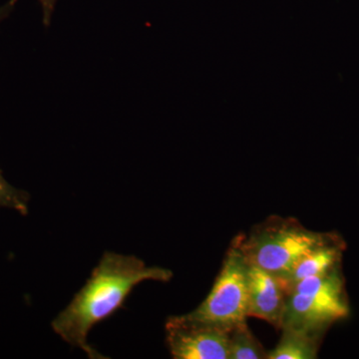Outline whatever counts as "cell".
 Masks as SVG:
<instances>
[{
    "label": "cell",
    "mask_w": 359,
    "mask_h": 359,
    "mask_svg": "<svg viewBox=\"0 0 359 359\" xmlns=\"http://www.w3.org/2000/svg\"><path fill=\"white\" fill-rule=\"evenodd\" d=\"M344 250L346 243L339 235L334 233V237L327 243L318 245L302 257L282 278L290 290V285L304 278L323 275L335 269L341 268Z\"/></svg>",
    "instance_id": "7"
},
{
    "label": "cell",
    "mask_w": 359,
    "mask_h": 359,
    "mask_svg": "<svg viewBox=\"0 0 359 359\" xmlns=\"http://www.w3.org/2000/svg\"><path fill=\"white\" fill-rule=\"evenodd\" d=\"M166 341L175 359H230V332L191 318L170 316L166 321Z\"/></svg>",
    "instance_id": "5"
},
{
    "label": "cell",
    "mask_w": 359,
    "mask_h": 359,
    "mask_svg": "<svg viewBox=\"0 0 359 359\" xmlns=\"http://www.w3.org/2000/svg\"><path fill=\"white\" fill-rule=\"evenodd\" d=\"M280 342L268 351L266 359H314L323 335L309 334L292 328H282Z\"/></svg>",
    "instance_id": "8"
},
{
    "label": "cell",
    "mask_w": 359,
    "mask_h": 359,
    "mask_svg": "<svg viewBox=\"0 0 359 359\" xmlns=\"http://www.w3.org/2000/svg\"><path fill=\"white\" fill-rule=\"evenodd\" d=\"M248 261V259H247ZM249 316L259 318L280 330L289 287L280 276L248 262Z\"/></svg>",
    "instance_id": "6"
},
{
    "label": "cell",
    "mask_w": 359,
    "mask_h": 359,
    "mask_svg": "<svg viewBox=\"0 0 359 359\" xmlns=\"http://www.w3.org/2000/svg\"><path fill=\"white\" fill-rule=\"evenodd\" d=\"M39 2L42 8V20H43V25L46 26V27H48V26L50 25L52 14H53L57 0H39Z\"/></svg>",
    "instance_id": "11"
},
{
    "label": "cell",
    "mask_w": 359,
    "mask_h": 359,
    "mask_svg": "<svg viewBox=\"0 0 359 359\" xmlns=\"http://www.w3.org/2000/svg\"><path fill=\"white\" fill-rule=\"evenodd\" d=\"M335 233H318L294 218L269 217L238 243L249 263L283 278L302 257L325 244Z\"/></svg>",
    "instance_id": "2"
},
{
    "label": "cell",
    "mask_w": 359,
    "mask_h": 359,
    "mask_svg": "<svg viewBox=\"0 0 359 359\" xmlns=\"http://www.w3.org/2000/svg\"><path fill=\"white\" fill-rule=\"evenodd\" d=\"M27 201V194L11 186L0 171V208H11L21 214H26Z\"/></svg>",
    "instance_id": "10"
},
{
    "label": "cell",
    "mask_w": 359,
    "mask_h": 359,
    "mask_svg": "<svg viewBox=\"0 0 359 359\" xmlns=\"http://www.w3.org/2000/svg\"><path fill=\"white\" fill-rule=\"evenodd\" d=\"M18 2V0H8L6 4L0 6V25L11 15Z\"/></svg>",
    "instance_id": "12"
},
{
    "label": "cell",
    "mask_w": 359,
    "mask_h": 359,
    "mask_svg": "<svg viewBox=\"0 0 359 359\" xmlns=\"http://www.w3.org/2000/svg\"><path fill=\"white\" fill-rule=\"evenodd\" d=\"M172 278L170 269L147 266L137 257L104 252L83 287L52 321V328L68 344L82 349L89 358H106L88 344L90 330L121 309L141 283H167Z\"/></svg>",
    "instance_id": "1"
},
{
    "label": "cell",
    "mask_w": 359,
    "mask_h": 359,
    "mask_svg": "<svg viewBox=\"0 0 359 359\" xmlns=\"http://www.w3.org/2000/svg\"><path fill=\"white\" fill-rule=\"evenodd\" d=\"M230 359H266L268 351L250 332L244 323L233 328L229 335Z\"/></svg>",
    "instance_id": "9"
},
{
    "label": "cell",
    "mask_w": 359,
    "mask_h": 359,
    "mask_svg": "<svg viewBox=\"0 0 359 359\" xmlns=\"http://www.w3.org/2000/svg\"><path fill=\"white\" fill-rule=\"evenodd\" d=\"M248 261L238 237L224 257L211 292L189 316L230 332L249 318Z\"/></svg>",
    "instance_id": "4"
},
{
    "label": "cell",
    "mask_w": 359,
    "mask_h": 359,
    "mask_svg": "<svg viewBox=\"0 0 359 359\" xmlns=\"http://www.w3.org/2000/svg\"><path fill=\"white\" fill-rule=\"evenodd\" d=\"M349 314L341 268L311 276L290 285L282 328L323 335L330 325Z\"/></svg>",
    "instance_id": "3"
}]
</instances>
